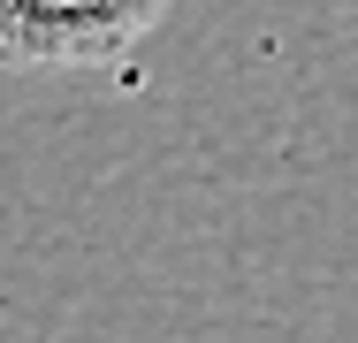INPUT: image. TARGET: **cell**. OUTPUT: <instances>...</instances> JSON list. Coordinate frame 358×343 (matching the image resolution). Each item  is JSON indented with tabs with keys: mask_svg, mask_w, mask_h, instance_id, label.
Masks as SVG:
<instances>
[{
	"mask_svg": "<svg viewBox=\"0 0 358 343\" xmlns=\"http://www.w3.org/2000/svg\"><path fill=\"white\" fill-rule=\"evenodd\" d=\"M176 0H0V69H122Z\"/></svg>",
	"mask_w": 358,
	"mask_h": 343,
	"instance_id": "obj_1",
	"label": "cell"
}]
</instances>
